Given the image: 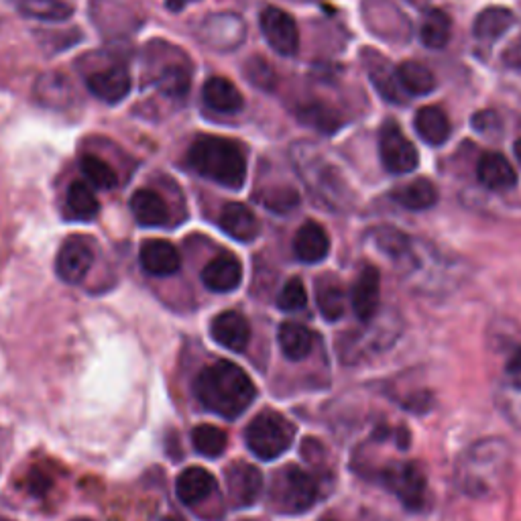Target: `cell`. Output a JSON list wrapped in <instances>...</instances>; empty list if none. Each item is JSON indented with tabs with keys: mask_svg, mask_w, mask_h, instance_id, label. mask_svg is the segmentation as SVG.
<instances>
[{
	"mask_svg": "<svg viewBox=\"0 0 521 521\" xmlns=\"http://www.w3.org/2000/svg\"><path fill=\"white\" fill-rule=\"evenodd\" d=\"M454 481L458 489L471 499H499L507 493L513 481L511 444L499 436L473 442L456 460Z\"/></svg>",
	"mask_w": 521,
	"mask_h": 521,
	"instance_id": "1",
	"label": "cell"
},
{
	"mask_svg": "<svg viewBox=\"0 0 521 521\" xmlns=\"http://www.w3.org/2000/svg\"><path fill=\"white\" fill-rule=\"evenodd\" d=\"M194 393L208 412L235 420L251 408L257 387L245 369L233 361H218L198 373Z\"/></svg>",
	"mask_w": 521,
	"mask_h": 521,
	"instance_id": "2",
	"label": "cell"
},
{
	"mask_svg": "<svg viewBox=\"0 0 521 521\" xmlns=\"http://www.w3.org/2000/svg\"><path fill=\"white\" fill-rule=\"evenodd\" d=\"M188 165L198 176L228 190H241L247 182V157L241 145L224 137H198L188 151Z\"/></svg>",
	"mask_w": 521,
	"mask_h": 521,
	"instance_id": "3",
	"label": "cell"
},
{
	"mask_svg": "<svg viewBox=\"0 0 521 521\" xmlns=\"http://www.w3.org/2000/svg\"><path fill=\"white\" fill-rule=\"evenodd\" d=\"M292 159L300 178L322 204L334 210L351 206L353 192L344 182L340 169L332 165L312 143H296L292 149Z\"/></svg>",
	"mask_w": 521,
	"mask_h": 521,
	"instance_id": "4",
	"label": "cell"
},
{
	"mask_svg": "<svg viewBox=\"0 0 521 521\" xmlns=\"http://www.w3.org/2000/svg\"><path fill=\"white\" fill-rule=\"evenodd\" d=\"M401 330H403L401 316L395 310H383L371 322H367L365 330L346 336L340 357L346 363H359L377 353H385L397 342Z\"/></svg>",
	"mask_w": 521,
	"mask_h": 521,
	"instance_id": "5",
	"label": "cell"
},
{
	"mask_svg": "<svg viewBox=\"0 0 521 521\" xmlns=\"http://www.w3.org/2000/svg\"><path fill=\"white\" fill-rule=\"evenodd\" d=\"M296 438V428L277 412H261L245 430L249 450L261 460L283 456Z\"/></svg>",
	"mask_w": 521,
	"mask_h": 521,
	"instance_id": "6",
	"label": "cell"
},
{
	"mask_svg": "<svg viewBox=\"0 0 521 521\" xmlns=\"http://www.w3.org/2000/svg\"><path fill=\"white\" fill-rule=\"evenodd\" d=\"M273 503L281 513L300 515L310 511L320 497L318 481L300 467L283 469L273 483Z\"/></svg>",
	"mask_w": 521,
	"mask_h": 521,
	"instance_id": "7",
	"label": "cell"
},
{
	"mask_svg": "<svg viewBox=\"0 0 521 521\" xmlns=\"http://www.w3.org/2000/svg\"><path fill=\"white\" fill-rule=\"evenodd\" d=\"M383 483L401 503L412 511H422L428 501L426 475L418 462H391L379 471Z\"/></svg>",
	"mask_w": 521,
	"mask_h": 521,
	"instance_id": "8",
	"label": "cell"
},
{
	"mask_svg": "<svg viewBox=\"0 0 521 521\" xmlns=\"http://www.w3.org/2000/svg\"><path fill=\"white\" fill-rule=\"evenodd\" d=\"M198 39L218 53L239 49L247 39V23L237 13H216L200 23Z\"/></svg>",
	"mask_w": 521,
	"mask_h": 521,
	"instance_id": "9",
	"label": "cell"
},
{
	"mask_svg": "<svg viewBox=\"0 0 521 521\" xmlns=\"http://www.w3.org/2000/svg\"><path fill=\"white\" fill-rule=\"evenodd\" d=\"M379 155L383 167L395 176H405L420 165V153L403 135L397 123H385L379 131Z\"/></svg>",
	"mask_w": 521,
	"mask_h": 521,
	"instance_id": "10",
	"label": "cell"
},
{
	"mask_svg": "<svg viewBox=\"0 0 521 521\" xmlns=\"http://www.w3.org/2000/svg\"><path fill=\"white\" fill-rule=\"evenodd\" d=\"M259 27L271 49L283 57H292L300 49V29L294 17L277 9L267 7L261 11Z\"/></svg>",
	"mask_w": 521,
	"mask_h": 521,
	"instance_id": "11",
	"label": "cell"
},
{
	"mask_svg": "<svg viewBox=\"0 0 521 521\" xmlns=\"http://www.w3.org/2000/svg\"><path fill=\"white\" fill-rule=\"evenodd\" d=\"M92 263H94V251L90 243L84 237L74 235L66 239L64 245L60 247V253H57L55 259V271L66 283H80L92 269Z\"/></svg>",
	"mask_w": 521,
	"mask_h": 521,
	"instance_id": "12",
	"label": "cell"
},
{
	"mask_svg": "<svg viewBox=\"0 0 521 521\" xmlns=\"http://www.w3.org/2000/svg\"><path fill=\"white\" fill-rule=\"evenodd\" d=\"M226 487L230 503L235 507H251L259 501L263 491V475L249 462H233L226 469Z\"/></svg>",
	"mask_w": 521,
	"mask_h": 521,
	"instance_id": "13",
	"label": "cell"
},
{
	"mask_svg": "<svg viewBox=\"0 0 521 521\" xmlns=\"http://www.w3.org/2000/svg\"><path fill=\"white\" fill-rule=\"evenodd\" d=\"M131 74L125 66H108L86 76V86L90 94L106 104H119L131 92Z\"/></svg>",
	"mask_w": 521,
	"mask_h": 521,
	"instance_id": "14",
	"label": "cell"
},
{
	"mask_svg": "<svg viewBox=\"0 0 521 521\" xmlns=\"http://www.w3.org/2000/svg\"><path fill=\"white\" fill-rule=\"evenodd\" d=\"M353 310L357 318L367 324L371 322L381 310V273L377 267L367 265L361 275L357 277L351 294Z\"/></svg>",
	"mask_w": 521,
	"mask_h": 521,
	"instance_id": "15",
	"label": "cell"
},
{
	"mask_svg": "<svg viewBox=\"0 0 521 521\" xmlns=\"http://www.w3.org/2000/svg\"><path fill=\"white\" fill-rule=\"evenodd\" d=\"M210 334L220 346L233 353H243L251 342V326L247 318L233 310L214 316L210 324Z\"/></svg>",
	"mask_w": 521,
	"mask_h": 521,
	"instance_id": "16",
	"label": "cell"
},
{
	"mask_svg": "<svg viewBox=\"0 0 521 521\" xmlns=\"http://www.w3.org/2000/svg\"><path fill=\"white\" fill-rule=\"evenodd\" d=\"M243 281V265L241 261L230 255L220 253L202 269V283L216 294H230Z\"/></svg>",
	"mask_w": 521,
	"mask_h": 521,
	"instance_id": "17",
	"label": "cell"
},
{
	"mask_svg": "<svg viewBox=\"0 0 521 521\" xmlns=\"http://www.w3.org/2000/svg\"><path fill=\"white\" fill-rule=\"evenodd\" d=\"M220 228L239 243H251L259 237L261 224L253 210L241 202H230L220 212Z\"/></svg>",
	"mask_w": 521,
	"mask_h": 521,
	"instance_id": "18",
	"label": "cell"
},
{
	"mask_svg": "<svg viewBox=\"0 0 521 521\" xmlns=\"http://www.w3.org/2000/svg\"><path fill=\"white\" fill-rule=\"evenodd\" d=\"M139 261L145 273L155 275V277H169L173 273H178L182 267V257L178 249L167 241L153 239L143 243Z\"/></svg>",
	"mask_w": 521,
	"mask_h": 521,
	"instance_id": "19",
	"label": "cell"
},
{
	"mask_svg": "<svg viewBox=\"0 0 521 521\" xmlns=\"http://www.w3.org/2000/svg\"><path fill=\"white\" fill-rule=\"evenodd\" d=\"M477 180L487 190L503 192L517 184V171L505 155L489 151L477 163Z\"/></svg>",
	"mask_w": 521,
	"mask_h": 521,
	"instance_id": "20",
	"label": "cell"
},
{
	"mask_svg": "<svg viewBox=\"0 0 521 521\" xmlns=\"http://www.w3.org/2000/svg\"><path fill=\"white\" fill-rule=\"evenodd\" d=\"M202 100L208 110L218 114H239L245 108V98L239 88L220 76L208 78L202 88Z\"/></svg>",
	"mask_w": 521,
	"mask_h": 521,
	"instance_id": "21",
	"label": "cell"
},
{
	"mask_svg": "<svg viewBox=\"0 0 521 521\" xmlns=\"http://www.w3.org/2000/svg\"><path fill=\"white\" fill-rule=\"evenodd\" d=\"M493 397L501 416L521 432V371H503Z\"/></svg>",
	"mask_w": 521,
	"mask_h": 521,
	"instance_id": "22",
	"label": "cell"
},
{
	"mask_svg": "<svg viewBox=\"0 0 521 521\" xmlns=\"http://www.w3.org/2000/svg\"><path fill=\"white\" fill-rule=\"evenodd\" d=\"M294 253L302 263L314 265L328 257L330 253V237L318 222H306L300 226L294 239Z\"/></svg>",
	"mask_w": 521,
	"mask_h": 521,
	"instance_id": "23",
	"label": "cell"
},
{
	"mask_svg": "<svg viewBox=\"0 0 521 521\" xmlns=\"http://www.w3.org/2000/svg\"><path fill=\"white\" fill-rule=\"evenodd\" d=\"M414 127H416L418 137L432 147L444 145L452 135V125H450L448 114L438 106L420 108L416 112Z\"/></svg>",
	"mask_w": 521,
	"mask_h": 521,
	"instance_id": "24",
	"label": "cell"
},
{
	"mask_svg": "<svg viewBox=\"0 0 521 521\" xmlns=\"http://www.w3.org/2000/svg\"><path fill=\"white\" fill-rule=\"evenodd\" d=\"M214 487H216L214 477L206 469L190 467L178 477L176 495L184 505L194 507V505H200L202 501H206L210 497V493L214 491Z\"/></svg>",
	"mask_w": 521,
	"mask_h": 521,
	"instance_id": "25",
	"label": "cell"
},
{
	"mask_svg": "<svg viewBox=\"0 0 521 521\" xmlns=\"http://www.w3.org/2000/svg\"><path fill=\"white\" fill-rule=\"evenodd\" d=\"M131 212H133L135 220L147 228L163 226L169 220V208H167L165 200L157 192L147 190V188L137 190L133 194Z\"/></svg>",
	"mask_w": 521,
	"mask_h": 521,
	"instance_id": "26",
	"label": "cell"
},
{
	"mask_svg": "<svg viewBox=\"0 0 521 521\" xmlns=\"http://www.w3.org/2000/svg\"><path fill=\"white\" fill-rule=\"evenodd\" d=\"M373 243L395 267H399L412 255L416 239L408 237L393 226H379L373 230Z\"/></svg>",
	"mask_w": 521,
	"mask_h": 521,
	"instance_id": "27",
	"label": "cell"
},
{
	"mask_svg": "<svg viewBox=\"0 0 521 521\" xmlns=\"http://www.w3.org/2000/svg\"><path fill=\"white\" fill-rule=\"evenodd\" d=\"M277 340L281 346V353L289 361H304L314 349V334L298 322L281 324Z\"/></svg>",
	"mask_w": 521,
	"mask_h": 521,
	"instance_id": "28",
	"label": "cell"
},
{
	"mask_svg": "<svg viewBox=\"0 0 521 521\" xmlns=\"http://www.w3.org/2000/svg\"><path fill=\"white\" fill-rule=\"evenodd\" d=\"M391 196L399 206L408 208L412 212L430 210L438 202V190L428 178H418L410 184L399 186Z\"/></svg>",
	"mask_w": 521,
	"mask_h": 521,
	"instance_id": "29",
	"label": "cell"
},
{
	"mask_svg": "<svg viewBox=\"0 0 521 521\" xmlns=\"http://www.w3.org/2000/svg\"><path fill=\"white\" fill-rule=\"evenodd\" d=\"M515 23V15L505 7H489L475 19L473 35L481 43H493Z\"/></svg>",
	"mask_w": 521,
	"mask_h": 521,
	"instance_id": "30",
	"label": "cell"
},
{
	"mask_svg": "<svg viewBox=\"0 0 521 521\" xmlns=\"http://www.w3.org/2000/svg\"><path fill=\"white\" fill-rule=\"evenodd\" d=\"M397 80L408 96H428L438 86L434 72L420 62H403L397 68Z\"/></svg>",
	"mask_w": 521,
	"mask_h": 521,
	"instance_id": "31",
	"label": "cell"
},
{
	"mask_svg": "<svg viewBox=\"0 0 521 521\" xmlns=\"http://www.w3.org/2000/svg\"><path fill=\"white\" fill-rule=\"evenodd\" d=\"M316 304L320 314L328 322H336L342 318L346 308V296L338 279L330 275L316 279Z\"/></svg>",
	"mask_w": 521,
	"mask_h": 521,
	"instance_id": "32",
	"label": "cell"
},
{
	"mask_svg": "<svg viewBox=\"0 0 521 521\" xmlns=\"http://www.w3.org/2000/svg\"><path fill=\"white\" fill-rule=\"evenodd\" d=\"M13 5L21 15L29 19L51 23L68 21L74 13V9L68 3H64V0H13Z\"/></svg>",
	"mask_w": 521,
	"mask_h": 521,
	"instance_id": "33",
	"label": "cell"
},
{
	"mask_svg": "<svg viewBox=\"0 0 521 521\" xmlns=\"http://www.w3.org/2000/svg\"><path fill=\"white\" fill-rule=\"evenodd\" d=\"M452 37V19L440 11L430 9L420 27V39L428 49H444Z\"/></svg>",
	"mask_w": 521,
	"mask_h": 521,
	"instance_id": "34",
	"label": "cell"
},
{
	"mask_svg": "<svg viewBox=\"0 0 521 521\" xmlns=\"http://www.w3.org/2000/svg\"><path fill=\"white\" fill-rule=\"evenodd\" d=\"M296 114L304 125H308L320 133H326V135H332L342 127L340 114L324 102H308V104L300 106Z\"/></svg>",
	"mask_w": 521,
	"mask_h": 521,
	"instance_id": "35",
	"label": "cell"
},
{
	"mask_svg": "<svg viewBox=\"0 0 521 521\" xmlns=\"http://www.w3.org/2000/svg\"><path fill=\"white\" fill-rule=\"evenodd\" d=\"M66 208L76 220H92L100 212V204L86 182H74L66 196Z\"/></svg>",
	"mask_w": 521,
	"mask_h": 521,
	"instance_id": "36",
	"label": "cell"
},
{
	"mask_svg": "<svg viewBox=\"0 0 521 521\" xmlns=\"http://www.w3.org/2000/svg\"><path fill=\"white\" fill-rule=\"evenodd\" d=\"M377 62H379V64H375V57H373V64L367 66L375 90H377L387 102L403 104V102H405V96H408V94L403 92V88H401V84H399V80H397V72H391L379 55H377Z\"/></svg>",
	"mask_w": 521,
	"mask_h": 521,
	"instance_id": "37",
	"label": "cell"
},
{
	"mask_svg": "<svg viewBox=\"0 0 521 521\" xmlns=\"http://www.w3.org/2000/svg\"><path fill=\"white\" fill-rule=\"evenodd\" d=\"M80 169L84 173V178L100 190H112L119 186V176L117 171L110 167V163H106L102 157L88 153L80 159Z\"/></svg>",
	"mask_w": 521,
	"mask_h": 521,
	"instance_id": "38",
	"label": "cell"
},
{
	"mask_svg": "<svg viewBox=\"0 0 521 521\" xmlns=\"http://www.w3.org/2000/svg\"><path fill=\"white\" fill-rule=\"evenodd\" d=\"M155 84H157V90L161 94H165L167 98L182 100L190 92V72L186 66L169 64L159 72Z\"/></svg>",
	"mask_w": 521,
	"mask_h": 521,
	"instance_id": "39",
	"label": "cell"
},
{
	"mask_svg": "<svg viewBox=\"0 0 521 521\" xmlns=\"http://www.w3.org/2000/svg\"><path fill=\"white\" fill-rule=\"evenodd\" d=\"M192 444L198 454L206 458H218L224 454L228 446V436L222 428L212 426V424H202L196 426L192 432Z\"/></svg>",
	"mask_w": 521,
	"mask_h": 521,
	"instance_id": "40",
	"label": "cell"
},
{
	"mask_svg": "<svg viewBox=\"0 0 521 521\" xmlns=\"http://www.w3.org/2000/svg\"><path fill=\"white\" fill-rule=\"evenodd\" d=\"M308 302V294L304 281L300 277H292L289 281H285V285L281 287V292L277 296V306L283 312H300L306 308Z\"/></svg>",
	"mask_w": 521,
	"mask_h": 521,
	"instance_id": "41",
	"label": "cell"
},
{
	"mask_svg": "<svg viewBox=\"0 0 521 521\" xmlns=\"http://www.w3.org/2000/svg\"><path fill=\"white\" fill-rule=\"evenodd\" d=\"M261 204L275 214H289L298 208L300 196L292 188H271L259 196Z\"/></svg>",
	"mask_w": 521,
	"mask_h": 521,
	"instance_id": "42",
	"label": "cell"
},
{
	"mask_svg": "<svg viewBox=\"0 0 521 521\" xmlns=\"http://www.w3.org/2000/svg\"><path fill=\"white\" fill-rule=\"evenodd\" d=\"M245 76L249 78L251 84L259 86L261 90H271V88L275 86V82H277L271 64H267L265 60H261V57H253V60L247 62V66H245Z\"/></svg>",
	"mask_w": 521,
	"mask_h": 521,
	"instance_id": "43",
	"label": "cell"
},
{
	"mask_svg": "<svg viewBox=\"0 0 521 521\" xmlns=\"http://www.w3.org/2000/svg\"><path fill=\"white\" fill-rule=\"evenodd\" d=\"M503 60H505L509 66H521V39H517V41L507 49V53L503 55Z\"/></svg>",
	"mask_w": 521,
	"mask_h": 521,
	"instance_id": "44",
	"label": "cell"
},
{
	"mask_svg": "<svg viewBox=\"0 0 521 521\" xmlns=\"http://www.w3.org/2000/svg\"><path fill=\"white\" fill-rule=\"evenodd\" d=\"M513 151H515V157H517V161L521 163V139H517V141H515V145H513Z\"/></svg>",
	"mask_w": 521,
	"mask_h": 521,
	"instance_id": "45",
	"label": "cell"
},
{
	"mask_svg": "<svg viewBox=\"0 0 521 521\" xmlns=\"http://www.w3.org/2000/svg\"><path fill=\"white\" fill-rule=\"evenodd\" d=\"M161 521H182L180 517H176V515H169V517H163Z\"/></svg>",
	"mask_w": 521,
	"mask_h": 521,
	"instance_id": "46",
	"label": "cell"
},
{
	"mask_svg": "<svg viewBox=\"0 0 521 521\" xmlns=\"http://www.w3.org/2000/svg\"><path fill=\"white\" fill-rule=\"evenodd\" d=\"M320 521H336V519H332V517H324V519H320Z\"/></svg>",
	"mask_w": 521,
	"mask_h": 521,
	"instance_id": "47",
	"label": "cell"
},
{
	"mask_svg": "<svg viewBox=\"0 0 521 521\" xmlns=\"http://www.w3.org/2000/svg\"><path fill=\"white\" fill-rule=\"evenodd\" d=\"M74 521H90V519H84V517H80V519H74Z\"/></svg>",
	"mask_w": 521,
	"mask_h": 521,
	"instance_id": "48",
	"label": "cell"
}]
</instances>
